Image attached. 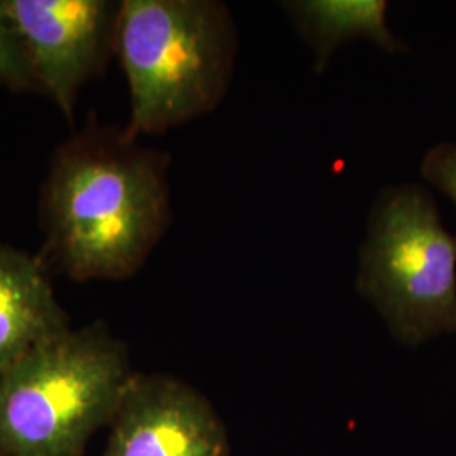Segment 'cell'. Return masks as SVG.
I'll return each mask as SVG.
<instances>
[{"label":"cell","instance_id":"277c9868","mask_svg":"<svg viewBox=\"0 0 456 456\" xmlns=\"http://www.w3.org/2000/svg\"><path fill=\"white\" fill-rule=\"evenodd\" d=\"M357 291L406 346L456 333V235L423 186H387L375 198Z\"/></svg>","mask_w":456,"mask_h":456},{"label":"cell","instance_id":"6da1fadb","mask_svg":"<svg viewBox=\"0 0 456 456\" xmlns=\"http://www.w3.org/2000/svg\"><path fill=\"white\" fill-rule=\"evenodd\" d=\"M169 163L97 124L58 147L39 198L53 264L80 282L134 276L171 222Z\"/></svg>","mask_w":456,"mask_h":456},{"label":"cell","instance_id":"9c48e42d","mask_svg":"<svg viewBox=\"0 0 456 456\" xmlns=\"http://www.w3.org/2000/svg\"><path fill=\"white\" fill-rule=\"evenodd\" d=\"M0 86L12 92H39L26 49L0 2Z\"/></svg>","mask_w":456,"mask_h":456},{"label":"cell","instance_id":"5b68a950","mask_svg":"<svg viewBox=\"0 0 456 456\" xmlns=\"http://www.w3.org/2000/svg\"><path fill=\"white\" fill-rule=\"evenodd\" d=\"M0 2L26 49L39 92L71 118L80 88L117 53L122 2Z\"/></svg>","mask_w":456,"mask_h":456},{"label":"cell","instance_id":"52a82bcc","mask_svg":"<svg viewBox=\"0 0 456 456\" xmlns=\"http://www.w3.org/2000/svg\"><path fill=\"white\" fill-rule=\"evenodd\" d=\"M66 330L43 261L0 242V374Z\"/></svg>","mask_w":456,"mask_h":456},{"label":"cell","instance_id":"8992f818","mask_svg":"<svg viewBox=\"0 0 456 456\" xmlns=\"http://www.w3.org/2000/svg\"><path fill=\"white\" fill-rule=\"evenodd\" d=\"M227 426L212 403L178 377L134 375L102 456H230Z\"/></svg>","mask_w":456,"mask_h":456},{"label":"cell","instance_id":"ba28073f","mask_svg":"<svg viewBox=\"0 0 456 456\" xmlns=\"http://www.w3.org/2000/svg\"><path fill=\"white\" fill-rule=\"evenodd\" d=\"M282 9L314 51L316 73L325 71L338 46L355 39H369L391 54L408 51L387 26L384 0H291Z\"/></svg>","mask_w":456,"mask_h":456},{"label":"cell","instance_id":"7a4b0ae2","mask_svg":"<svg viewBox=\"0 0 456 456\" xmlns=\"http://www.w3.org/2000/svg\"><path fill=\"white\" fill-rule=\"evenodd\" d=\"M134 375L126 343L102 322L39 343L0 374V456H82Z\"/></svg>","mask_w":456,"mask_h":456},{"label":"cell","instance_id":"3957f363","mask_svg":"<svg viewBox=\"0 0 456 456\" xmlns=\"http://www.w3.org/2000/svg\"><path fill=\"white\" fill-rule=\"evenodd\" d=\"M117 54L131 92L124 132L137 139L220 105L233 77L237 28L216 0H124Z\"/></svg>","mask_w":456,"mask_h":456},{"label":"cell","instance_id":"30bf717a","mask_svg":"<svg viewBox=\"0 0 456 456\" xmlns=\"http://www.w3.org/2000/svg\"><path fill=\"white\" fill-rule=\"evenodd\" d=\"M421 175L456 203V142L431 147L423 158Z\"/></svg>","mask_w":456,"mask_h":456}]
</instances>
